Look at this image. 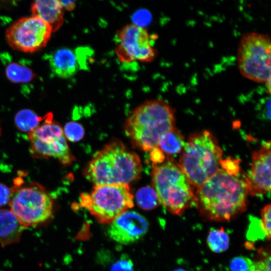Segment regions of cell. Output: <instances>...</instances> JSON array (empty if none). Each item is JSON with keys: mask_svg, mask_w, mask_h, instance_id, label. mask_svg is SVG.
I'll return each instance as SVG.
<instances>
[{"mask_svg": "<svg viewBox=\"0 0 271 271\" xmlns=\"http://www.w3.org/2000/svg\"><path fill=\"white\" fill-rule=\"evenodd\" d=\"M197 188L195 205L207 220L230 221L246 209V175L241 173L238 159L222 160L216 173Z\"/></svg>", "mask_w": 271, "mask_h": 271, "instance_id": "cell-1", "label": "cell"}, {"mask_svg": "<svg viewBox=\"0 0 271 271\" xmlns=\"http://www.w3.org/2000/svg\"><path fill=\"white\" fill-rule=\"evenodd\" d=\"M142 169L135 152L121 142L112 141L94 155L83 174L95 185L128 184L139 179Z\"/></svg>", "mask_w": 271, "mask_h": 271, "instance_id": "cell-2", "label": "cell"}, {"mask_svg": "<svg viewBox=\"0 0 271 271\" xmlns=\"http://www.w3.org/2000/svg\"><path fill=\"white\" fill-rule=\"evenodd\" d=\"M175 121L174 110L166 101L148 100L128 116L125 131L134 146L149 151L158 147L163 134L175 128Z\"/></svg>", "mask_w": 271, "mask_h": 271, "instance_id": "cell-3", "label": "cell"}, {"mask_svg": "<svg viewBox=\"0 0 271 271\" xmlns=\"http://www.w3.org/2000/svg\"><path fill=\"white\" fill-rule=\"evenodd\" d=\"M152 180L159 203L171 213L181 215L195 205L193 185L179 165L171 158L153 164Z\"/></svg>", "mask_w": 271, "mask_h": 271, "instance_id": "cell-4", "label": "cell"}, {"mask_svg": "<svg viewBox=\"0 0 271 271\" xmlns=\"http://www.w3.org/2000/svg\"><path fill=\"white\" fill-rule=\"evenodd\" d=\"M223 151L207 130L193 133L185 143L179 166L193 186L199 187L219 169Z\"/></svg>", "mask_w": 271, "mask_h": 271, "instance_id": "cell-5", "label": "cell"}, {"mask_svg": "<svg viewBox=\"0 0 271 271\" xmlns=\"http://www.w3.org/2000/svg\"><path fill=\"white\" fill-rule=\"evenodd\" d=\"M17 178L11 189L10 210L26 228L47 221L53 212V200L45 188L37 183L21 186Z\"/></svg>", "mask_w": 271, "mask_h": 271, "instance_id": "cell-6", "label": "cell"}, {"mask_svg": "<svg viewBox=\"0 0 271 271\" xmlns=\"http://www.w3.org/2000/svg\"><path fill=\"white\" fill-rule=\"evenodd\" d=\"M133 205L128 184L95 185L90 193L80 196V206L103 224H110Z\"/></svg>", "mask_w": 271, "mask_h": 271, "instance_id": "cell-7", "label": "cell"}, {"mask_svg": "<svg viewBox=\"0 0 271 271\" xmlns=\"http://www.w3.org/2000/svg\"><path fill=\"white\" fill-rule=\"evenodd\" d=\"M270 38L269 35L246 33L242 36L237 53L241 73L257 82L270 79Z\"/></svg>", "mask_w": 271, "mask_h": 271, "instance_id": "cell-8", "label": "cell"}, {"mask_svg": "<svg viewBox=\"0 0 271 271\" xmlns=\"http://www.w3.org/2000/svg\"><path fill=\"white\" fill-rule=\"evenodd\" d=\"M52 114H46L42 124L28 133L31 155L37 158L52 157L63 165L70 164L75 160L71 153L60 124L52 120Z\"/></svg>", "mask_w": 271, "mask_h": 271, "instance_id": "cell-9", "label": "cell"}, {"mask_svg": "<svg viewBox=\"0 0 271 271\" xmlns=\"http://www.w3.org/2000/svg\"><path fill=\"white\" fill-rule=\"evenodd\" d=\"M52 31L39 17H25L15 21L7 29L6 39L13 49L26 53H34L45 47Z\"/></svg>", "mask_w": 271, "mask_h": 271, "instance_id": "cell-10", "label": "cell"}, {"mask_svg": "<svg viewBox=\"0 0 271 271\" xmlns=\"http://www.w3.org/2000/svg\"><path fill=\"white\" fill-rule=\"evenodd\" d=\"M155 37L134 24L125 26L115 35V51L119 60L123 63L153 60L157 54L153 46Z\"/></svg>", "mask_w": 271, "mask_h": 271, "instance_id": "cell-11", "label": "cell"}, {"mask_svg": "<svg viewBox=\"0 0 271 271\" xmlns=\"http://www.w3.org/2000/svg\"><path fill=\"white\" fill-rule=\"evenodd\" d=\"M270 158L269 141L252 153L250 170L246 175L249 194L258 196L270 192Z\"/></svg>", "mask_w": 271, "mask_h": 271, "instance_id": "cell-12", "label": "cell"}, {"mask_svg": "<svg viewBox=\"0 0 271 271\" xmlns=\"http://www.w3.org/2000/svg\"><path fill=\"white\" fill-rule=\"evenodd\" d=\"M149 229V223L142 215L127 210L110 223L108 236L121 244H129L141 239Z\"/></svg>", "mask_w": 271, "mask_h": 271, "instance_id": "cell-13", "label": "cell"}, {"mask_svg": "<svg viewBox=\"0 0 271 271\" xmlns=\"http://www.w3.org/2000/svg\"><path fill=\"white\" fill-rule=\"evenodd\" d=\"M92 53L86 47L58 49L49 56L51 70L59 77L70 78L80 70L87 68Z\"/></svg>", "mask_w": 271, "mask_h": 271, "instance_id": "cell-14", "label": "cell"}, {"mask_svg": "<svg viewBox=\"0 0 271 271\" xmlns=\"http://www.w3.org/2000/svg\"><path fill=\"white\" fill-rule=\"evenodd\" d=\"M33 16L40 18L51 29L57 31L64 22V9L60 1L56 0H37L31 6Z\"/></svg>", "mask_w": 271, "mask_h": 271, "instance_id": "cell-15", "label": "cell"}, {"mask_svg": "<svg viewBox=\"0 0 271 271\" xmlns=\"http://www.w3.org/2000/svg\"><path fill=\"white\" fill-rule=\"evenodd\" d=\"M25 228L10 209L0 208V244L3 247L18 243Z\"/></svg>", "mask_w": 271, "mask_h": 271, "instance_id": "cell-16", "label": "cell"}, {"mask_svg": "<svg viewBox=\"0 0 271 271\" xmlns=\"http://www.w3.org/2000/svg\"><path fill=\"white\" fill-rule=\"evenodd\" d=\"M184 139L176 128L163 134L159 142L158 147L169 155H176L182 152L185 145Z\"/></svg>", "mask_w": 271, "mask_h": 271, "instance_id": "cell-17", "label": "cell"}, {"mask_svg": "<svg viewBox=\"0 0 271 271\" xmlns=\"http://www.w3.org/2000/svg\"><path fill=\"white\" fill-rule=\"evenodd\" d=\"M46 116H39L33 110L23 109L19 111L15 116V123L17 128L24 132H30L40 125Z\"/></svg>", "mask_w": 271, "mask_h": 271, "instance_id": "cell-18", "label": "cell"}, {"mask_svg": "<svg viewBox=\"0 0 271 271\" xmlns=\"http://www.w3.org/2000/svg\"><path fill=\"white\" fill-rule=\"evenodd\" d=\"M7 78L15 83H28L36 77V74L30 68L17 62H11L5 69Z\"/></svg>", "mask_w": 271, "mask_h": 271, "instance_id": "cell-19", "label": "cell"}, {"mask_svg": "<svg viewBox=\"0 0 271 271\" xmlns=\"http://www.w3.org/2000/svg\"><path fill=\"white\" fill-rule=\"evenodd\" d=\"M229 237L223 227L211 229L208 234L207 244L214 253H222L229 247Z\"/></svg>", "mask_w": 271, "mask_h": 271, "instance_id": "cell-20", "label": "cell"}, {"mask_svg": "<svg viewBox=\"0 0 271 271\" xmlns=\"http://www.w3.org/2000/svg\"><path fill=\"white\" fill-rule=\"evenodd\" d=\"M136 200L138 206L144 210H152L159 204L156 191L153 188L145 187L140 189L136 193Z\"/></svg>", "mask_w": 271, "mask_h": 271, "instance_id": "cell-21", "label": "cell"}, {"mask_svg": "<svg viewBox=\"0 0 271 271\" xmlns=\"http://www.w3.org/2000/svg\"><path fill=\"white\" fill-rule=\"evenodd\" d=\"M270 245L258 249L255 259L252 260V271H271Z\"/></svg>", "mask_w": 271, "mask_h": 271, "instance_id": "cell-22", "label": "cell"}, {"mask_svg": "<svg viewBox=\"0 0 271 271\" xmlns=\"http://www.w3.org/2000/svg\"><path fill=\"white\" fill-rule=\"evenodd\" d=\"M63 132L65 138L71 142L81 140L84 136V130L78 123L70 121L66 124Z\"/></svg>", "mask_w": 271, "mask_h": 271, "instance_id": "cell-23", "label": "cell"}, {"mask_svg": "<svg viewBox=\"0 0 271 271\" xmlns=\"http://www.w3.org/2000/svg\"><path fill=\"white\" fill-rule=\"evenodd\" d=\"M253 261L247 257H233L229 262L228 271H252Z\"/></svg>", "mask_w": 271, "mask_h": 271, "instance_id": "cell-24", "label": "cell"}, {"mask_svg": "<svg viewBox=\"0 0 271 271\" xmlns=\"http://www.w3.org/2000/svg\"><path fill=\"white\" fill-rule=\"evenodd\" d=\"M270 204L265 205L261 210V226L268 241L270 239L271 230Z\"/></svg>", "mask_w": 271, "mask_h": 271, "instance_id": "cell-25", "label": "cell"}, {"mask_svg": "<svg viewBox=\"0 0 271 271\" xmlns=\"http://www.w3.org/2000/svg\"><path fill=\"white\" fill-rule=\"evenodd\" d=\"M110 271H133V263L127 254H123L112 264Z\"/></svg>", "mask_w": 271, "mask_h": 271, "instance_id": "cell-26", "label": "cell"}, {"mask_svg": "<svg viewBox=\"0 0 271 271\" xmlns=\"http://www.w3.org/2000/svg\"><path fill=\"white\" fill-rule=\"evenodd\" d=\"M11 190L6 185L0 183V207L9 204Z\"/></svg>", "mask_w": 271, "mask_h": 271, "instance_id": "cell-27", "label": "cell"}, {"mask_svg": "<svg viewBox=\"0 0 271 271\" xmlns=\"http://www.w3.org/2000/svg\"><path fill=\"white\" fill-rule=\"evenodd\" d=\"M150 158L153 164H160L165 160L164 153L158 147L151 150Z\"/></svg>", "mask_w": 271, "mask_h": 271, "instance_id": "cell-28", "label": "cell"}, {"mask_svg": "<svg viewBox=\"0 0 271 271\" xmlns=\"http://www.w3.org/2000/svg\"><path fill=\"white\" fill-rule=\"evenodd\" d=\"M60 3L63 8L68 11L73 10L75 7L76 4L74 1H59Z\"/></svg>", "mask_w": 271, "mask_h": 271, "instance_id": "cell-29", "label": "cell"}, {"mask_svg": "<svg viewBox=\"0 0 271 271\" xmlns=\"http://www.w3.org/2000/svg\"><path fill=\"white\" fill-rule=\"evenodd\" d=\"M266 88L267 89L268 92L270 93V79L267 80L265 82Z\"/></svg>", "mask_w": 271, "mask_h": 271, "instance_id": "cell-30", "label": "cell"}, {"mask_svg": "<svg viewBox=\"0 0 271 271\" xmlns=\"http://www.w3.org/2000/svg\"><path fill=\"white\" fill-rule=\"evenodd\" d=\"M174 271H186V270H184V269H176Z\"/></svg>", "mask_w": 271, "mask_h": 271, "instance_id": "cell-31", "label": "cell"}, {"mask_svg": "<svg viewBox=\"0 0 271 271\" xmlns=\"http://www.w3.org/2000/svg\"><path fill=\"white\" fill-rule=\"evenodd\" d=\"M1 134H2V129H1V127L0 126V136H1Z\"/></svg>", "mask_w": 271, "mask_h": 271, "instance_id": "cell-32", "label": "cell"}, {"mask_svg": "<svg viewBox=\"0 0 271 271\" xmlns=\"http://www.w3.org/2000/svg\"><path fill=\"white\" fill-rule=\"evenodd\" d=\"M200 271H204V270H200Z\"/></svg>", "mask_w": 271, "mask_h": 271, "instance_id": "cell-33", "label": "cell"}]
</instances>
